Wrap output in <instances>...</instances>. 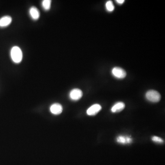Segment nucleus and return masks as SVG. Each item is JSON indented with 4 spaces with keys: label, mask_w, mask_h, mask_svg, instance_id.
Listing matches in <instances>:
<instances>
[{
    "label": "nucleus",
    "mask_w": 165,
    "mask_h": 165,
    "mask_svg": "<svg viewBox=\"0 0 165 165\" xmlns=\"http://www.w3.org/2000/svg\"><path fill=\"white\" fill-rule=\"evenodd\" d=\"M29 15L34 20H37L40 17V12L39 10L35 7H30L29 10Z\"/></svg>",
    "instance_id": "6e6552de"
},
{
    "label": "nucleus",
    "mask_w": 165,
    "mask_h": 165,
    "mask_svg": "<svg viewBox=\"0 0 165 165\" xmlns=\"http://www.w3.org/2000/svg\"><path fill=\"white\" fill-rule=\"evenodd\" d=\"M51 1L50 0H44L42 2V6L46 11H48L51 7Z\"/></svg>",
    "instance_id": "9b49d317"
},
{
    "label": "nucleus",
    "mask_w": 165,
    "mask_h": 165,
    "mask_svg": "<svg viewBox=\"0 0 165 165\" xmlns=\"http://www.w3.org/2000/svg\"><path fill=\"white\" fill-rule=\"evenodd\" d=\"M112 73L114 77L120 79H124L127 75L126 71L119 67H114L112 70Z\"/></svg>",
    "instance_id": "7ed1b4c3"
},
{
    "label": "nucleus",
    "mask_w": 165,
    "mask_h": 165,
    "mask_svg": "<svg viewBox=\"0 0 165 165\" xmlns=\"http://www.w3.org/2000/svg\"><path fill=\"white\" fill-rule=\"evenodd\" d=\"M146 98L150 102H158L161 100V95L158 91L154 90H149L145 94Z\"/></svg>",
    "instance_id": "f03ea898"
},
{
    "label": "nucleus",
    "mask_w": 165,
    "mask_h": 165,
    "mask_svg": "<svg viewBox=\"0 0 165 165\" xmlns=\"http://www.w3.org/2000/svg\"><path fill=\"white\" fill-rule=\"evenodd\" d=\"M12 61L15 63H20L23 59V52L21 49L17 46H14L11 49L10 52Z\"/></svg>",
    "instance_id": "f257e3e1"
},
{
    "label": "nucleus",
    "mask_w": 165,
    "mask_h": 165,
    "mask_svg": "<svg viewBox=\"0 0 165 165\" xmlns=\"http://www.w3.org/2000/svg\"><path fill=\"white\" fill-rule=\"evenodd\" d=\"M152 140L154 142L159 143V144H162V143H163L164 142L162 138L156 136H153L152 138Z\"/></svg>",
    "instance_id": "ddd939ff"
},
{
    "label": "nucleus",
    "mask_w": 165,
    "mask_h": 165,
    "mask_svg": "<svg viewBox=\"0 0 165 165\" xmlns=\"http://www.w3.org/2000/svg\"><path fill=\"white\" fill-rule=\"evenodd\" d=\"M106 7L107 10L110 12H112L114 10V8H115L113 2L111 1L107 2L106 4Z\"/></svg>",
    "instance_id": "f8f14e48"
},
{
    "label": "nucleus",
    "mask_w": 165,
    "mask_h": 165,
    "mask_svg": "<svg viewBox=\"0 0 165 165\" xmlns=\"http://www.w3.org/2000/svg\"><path fill=\"white\" fill-rule=\"evenodd\" d=\"M117 141L120 144H127L131 143L132 139L129 136H119L117 138Z\"/></svg>",
    "instance_id": "9d476101"
},
{
    "label": "nucleus",
    "mask_w": 165,
    "mask_h": 165,
    "mask_svg": "<svg viewBox=\"0 0 165 165\" xmlns=\"http://www.w3.org/2000/svg\"><path fill=\"white\" fill-rule=\"evenodd\" d=\"M82 96L83 92L79 89H74L69 93V97L72 101H78L82 98Z\"/></svg>",
    "instance_id": "20e7f679"
},
{
    "label": "nucleus",
    "mask_w": 165,
    "mask_h": 165,
    "mask_svg": "<svg viewBox=\"0 0 165 165\" xmlns=\"http://www.w3.org/2000/svg\"><path fill=\"white\" fill-rule=\"evenodd\" d=\"M12 18L9 16H3L0 19V27H6L10 24Z\"/></svg>",
    "instance_id": "0eeeda50"
},
{
    "label": "nucleus",
    "mask_w": 165,
    "mask_h": 165,
    "mask_svg": "<svg viewBox=\"0 0 165 165\" xmlns=\"http://www.w3.org/2000/svg\"><path fill=\"white\" fill-rule=\"evenodd\" d=\"M125 107V105L124 102H118L112 106L111 109V111L113 113L120 112L124 109Z\"/></svg>",
    "instance_id": "1a4fd4ad"
},
{
    "label": "nucleus",
    "mask_w": 165,
    "mask_h": 165,
    "mask_svg": "<svg viewBox=\"0 0 165 165\" xmlns=\"http://www.w3.org/2000/svg\"><path fill=\"white\" fill-rule=\"evenodd\" d=\"M63 110V106L59 103L53 104L50 107V112L54 115H59L61 114Z\"/></svg>",
    "instance_id": "423d86ee"
},
{
    "label": "nucleus",
    "mask_w": 165,
    "mask_h": 165,
    "mask_svg": "<svg viewBox=\"0 0 165 165\" xmlns=\"http://www.w3.org/2000/svg\"><path fill=\"white\" fill-rule=\"evenodd\" d=\"M101 110H102L101 106L96 104L89 108L87 111V114L89 116H94L97 114Z\"/></svg>",
    "instance_id": "39448f33"
},
{
    "label": "nucleus",
    "mask_w": 165,
    "mask_h": 165,
    "mask_svg": "<svg viewBox=\"0 0 165 165\" xmlns=\"http://www.w3.org/2000/svg\"><path fill=\"white\" fill-rule=\"evenodd\" d=\"M125 1L124 0H117L116 2L119 4H122Z\"/></svg>",
    "instance_id": "4468645a"
}]
</instances>
